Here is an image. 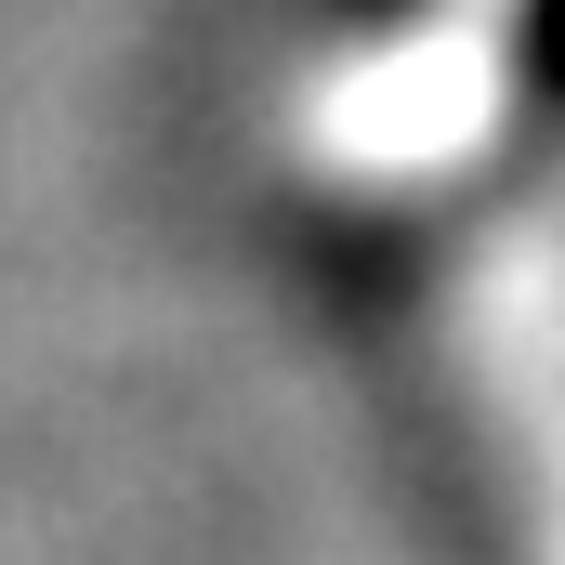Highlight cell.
<instances>
[{"label": "cell", "instance_id": "1", "mask_svg": "<svg viewBox=\"0 0 565 565\" xmlns=\"http://www.w3.org/2000/svg\"><path fill=\"white\" fill-rule=\"evenodd\" d=\"M513 53H526L540 93H565V0H526V13H513Z\"/></svg>", "mask_w": 565, "mask_h": 565}]
</instances>
